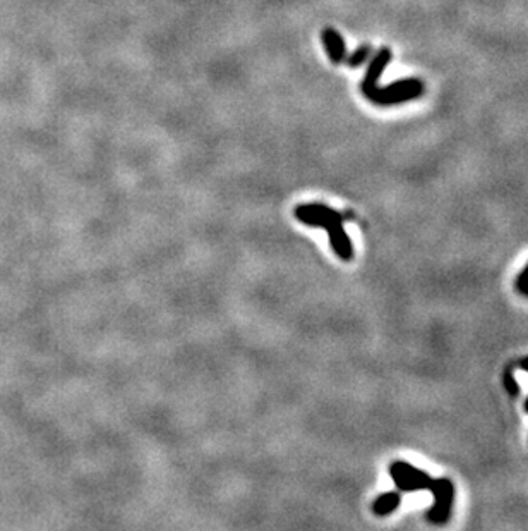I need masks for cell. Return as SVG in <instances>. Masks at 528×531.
<instances>
[{
    "instance_id": "cell-8",
    "label": "cell",
    "mask_w": 528,
    "mask_h": 531,
    "mask_svg": "<svg viewBox=\"0 0 528 531\" xmlns=\"http://www.w3.org/2000/svg\"><path fill=\"white\" fill-rule=\"evenodd\" d=\"M401 494L400 492H386V494L379 495L372 504V513L376 516H390L391 513L400 507Z\"/></svg>"
},
{
    "instance_id": "cell-11",
    "label": "cell",
    "mask_w": 528,
    "mask_h": 531,
    "mask_svg": "<svg viewBox=\"0 0 528 531\" xmlns=\"http://www.w3.org/2000/svg\"><path fill=\"white\" fill-rule=\"evenodd\" d=\"M516 289H518L520 294L528 298V265L523 268L522 274L518 275V279H516Z\"/></svg>"
},
{
    "instance_id": "cell-13",
    "label": "cell",
    "mask_w": 528,
    "mask_h": 531,
    "mask_svg": "<svg viewBox=\"0 0 528 531\" xmlns=\"http://www.w3.org/2000/svg\"><path fill=\"white\" fill-rule=\"evenodd\" d=\"M525 411L528 413V397H527V401H525Z\"/></svg>"
},
{
    "instance_id": "cell-5",
    "label": "cell",
    "mask_w": 528,
    "mask_h": 531,
    "mask_svg": "<svg viewBox=\"0 0 528 531\" xmlns=\"http://www.w3.org/2000/svg\"><path fill=\"white\" fill-rule=\"evenodd\" d=\"M391 59H393V52H391L390 47L379 48L374 55H371V62H369V67H367V73L366 76H364L362 83H360V92L366 95L367 92H371L374 86H378L379 78H381V74L385 73L386 67L390 66Z\"/></svg>"
},
{
    "instance_id": "cell-1",
    "label": "cell",
    "mask_w": 528,
    "mask_h": 531,
    "mask_svg": "<svg viewBox=\"0 0 528 531\" xmlns=\"http://www.w3.org/2000/svg\"><path fill=\"white\" fill-rule=\"evenodd\" d=\"M422 93L424 83L420 81L419 78H405L386 86H374V88H372L371 92H367L364 97L376 105L391 107V105L415 100V98H419Z\"/></svg>"
},
{
    "instance_id": "cell-12",
    "label": "cell",
    "mask_w": 528,
    "mask_h": 531,
    "mask_svg": "<svg viewBox=\"0 0 528 531\" xmlns=\"http://www.w3.org/2000/svg\"><path fill=\"white\" fill-rule=\"evenodd\" d=\"M518 365H520V368H522L523 371H527V373H528V356H527V358H523L522 361L518 363Z\"/></svg>"
},
{
    "instance_id": "cell-10",
    "label": "cell",
    "mask_w": 528,
    "mask_h": 531,
    "mask_svg": "<svg viewBox=\"0 0 528 531\" xmlns=\"http://www.w3.org/2000/svg\"><path fill=\"white\" fill-rule=\"evenodd\" d=\"M503 382H504V389H506V392L510 394V396H513V397L518 396V394H520V385L516 384V380H515V377H513L510 368H508V370L504 371V380Z\"/></svg>"
},
{
    "instance_id": "cell-9",
    "label": "cell",
    "mask_w": 528,
    "mask_h": 531,
    "mask_svg": "<svg viewBox=\"0 0 528 531\" xmlns=\"http://www.w3.org/2000/svg\"><path fill=\"white\" fill-rule=\"evenodd\" d=\"M371 55H372L371 45L364 43V45H360V47H357L350 55H347L345 62H347V66L352 67V69H357V67H360L362 64H366L367 60L371 59Z\"/></svg>"
},
{
    "instance_id": "cell-6",
    "label": "cell",
    "mask_w": 528,
    "mask_h": 531,
    "mask_svg": "<svg viewBox=\"0 0 528 531\" xmlns=\"http://www.w3.org/2000/svg\"><path fill=\"white\" fill-rule=\"evenodd\" d=\"M326 233H328L329 244H331L333 251L336 253L338 258L343 261H350L353 258V244L350 237H348L347 230L343 229V222L328 227Z\"/></svg>"
},
{
    "instance_id": "cell-2",
    "label": "cell",
    "mask_w": 528,
    "mask_h": 531,
    "mask_svg": "<svg viewBox=\"0 0 528 531\" xmlns=\"http://www.w3.org/2000/svg\"><path fill=\"white\" fill-rule=\"evenodd\" d=\"M427 490L434 495V504L427 511V519L432 525H444L451 518V509H453L455 500V485L448 478H438L432 480Z\"/></svg>"
},
{
    "instance_id": "cell-3",
    "label": "cell",
    "mask_w": 528,
    "mask_h": 531,
    "mask_svg": "<svg viewBox=\"0 0 528 531\" xmlns=\"http://www.w3.org/2000/svg\"><path fill=\"white\" fill-rule=\"evenodd\" d=\"M390 475L400 492L412 494V492L427 490L432 478L422 469L408 464L406 461H393L390 466Z\"/></svg>"
},
{
    "instance_id": "cell-4",
    "label": "cell",
    "mask_w": 528,
    "mask_h": 531,
    "mask_svg": "<svg viewBox=\"0 0 528 531\" xmlns=\"http://www.w3.org/2000/svg\"><path fill=\"white\" fill-rule=\"evenodd\" d=\"M295 219L299 222L306 223V226L313 227H328L335 226V223L343 222V215L335 208H329L322 203H309V205H299L295 208Z\"/></svg>"
},
{
    "instance_id": "cell-7",
    "label": "cell",
    "mask_w": 528,
    "mask_h": 531,
    "mask_svg": "<svg viewBox=\"0 0 528 531\" xmlns=\"http://www.w3.org/2000/svg\"><path fill=\"white\" fill-rule=\"evenodd\" d=\"M321 36H322V43H324L326 54H328L329 60H331L333 64H336V66L343 64L348 55L347 43H345L343 36H341L340 33L333 28H326Z\"/></svg>"
}]
</instances>
